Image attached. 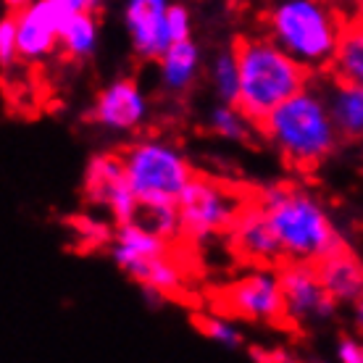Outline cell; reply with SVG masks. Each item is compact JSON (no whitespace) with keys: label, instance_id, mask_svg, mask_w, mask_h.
<instances>
[{"label":"cell","instance_id":"2e32d148","mask_svg":"<svg viewBox=\"0 0 363 363\" xmlns=\"http://www.w3.org/2000/svg\"><path fill=\"white\" fill-rule=\"evenodd\" d=\"M140 116H143V98L132 79L116 82L111 90L103 92L95 108V118L111 127H135Z\"/></svg>","mask_w":363,"mask_h":363},{"label":"cell","instance_id":"ba28073f","mask_svg":"<svg viewBox=\"0 0 363 363\" xmlns=\"http://www.w3.org/2000/svg\"><path fill=\"white\" fill-rule=\"evenodd\" d=\"M84 195L90 203L108 206L118 224H127L132 208H135L137 192L132 190L127 166H124V158L118 155V150L98 155L92 161L87 179H84Z\"/></svg>","mask_w":363,"mask_h":363},{"label":"cell","instance_id":"d6986e66","mask_svg":"<svg viewBox=\"0 0 363 363\" xmlns=\"http://www.w3.org/2000/svg\"><path fill=\"white\" fill-rule=\"evenodd\" d=\"M69 227L74 229V235H77V245L79 250H87V247H103L108 242V229L103 227V224H95L90 218H69Z\"/></svg>","mask_w":363,"mask_h":363},{"label":"cell","instance_id":"ffe728a7","mask_svg":"<svg viewBox=\"0 0 363 363\" xmlns=\"http://www.w3.org/2000/svg\"><path fill=\"white\" fill-rule=\"evenodd\" d=\"M216 82H218V90L221 95L229 100V103H235L237 92H240V77H237V64L232 55H224L216 66Z\"/></svg>","mask_w":363,"mask_h":363},{"label":"cell","instance_id":"7c38bea8","mask_svg":"<svg viewBox=\"0 0 363 363\" xmlns=\"http://www.w3.org/2000/svg\"><path fill=\"white\" fill-rule=\"evenodd\" d=\"M16 18V48L21 55L35 58L53 48L58 37V13L53 0H40L35 6L11 11Z\"/></svg>","mask_w":363,"mask_h":363},{"label":"cell","instance_id":"44dd1931","mask_svg":"<svg viewBox=\"0 0 363 363\" xmlns=\"http://www.w3.org/2000/svg\"><path fill=\"white\" fill-rule=\"evenodd\" d=\"M192 321V327L198 329L200 335H206V337H213V340H218V342H229V345H237L240 340H237L235 332H229L221 321H216V318H211V316H200V313H192L190 316Z\"/></svg>","mask_w":363,"mask_h":363},{"label":"cell","instance_id":"cb8c5ba5","mask_svg":"<svg viewBox=\"0 0 363 363\" xmlns=\"http://www.w3.org/2000/svg\"><path fill=\"white\" fill-rule=\"evenodd\" d=\"M0 53H3V64H9L11 55H13V45H16V18L13 13H9V18L3 21L0 27Z\"/></svg>","mask_w":363,"mask_h":363},{"label":"cell","instance_id":"9c48e42d","mask_svg":"<svg viewBox=\"0 0 363 363\" xmlns=\"http://www.w3.org/2000/svg\"><path fill=\"white\" fill-rule=\"evenodd\" d=\"M274 272H277V284L281 290V298H284L287 308L295 318L308 316V313L324 316L337 303L313 274L308 258H292L290 255Z\"/></svg>","mask_w":363,"mask_h":363},{"label":"cell","instance_id":"30bf717a","mask_svg":"<svg viewBox=\"0 0 363 363\" xmlns=\"http://www.w3.org/2000/svg\"><path fill=\"white\" fill-rule=\"evenodd\" d=\"M229 250L240 264L255 266V269H277V266L290 258L281 250L279 240L274 235L269 216L264 211V203L247 213L229 235Z\"/></svg>","mask_w":363,"mask_h":363},{"label":"cell","instance_id":"6da1fadb","mask_svg":"<svg viewBox=\"0 0 363 363\" xmlns=\"http://www.w3.org/2000/svg\"><path fill=\"white\" fill-rule=\"evenodd\" d=\"M232 58H235L237 77H240V92L232 108L261 135L274 111L284 100L306 90V84L313 79L308 64L284 53L269 37H235Z\"/></svg>","mask_w":363,"mask_h":363},{"label":"cell","instance_id":"5b68a950","mask_svg":"<svg viewBox=\"0 0 363 363\" xmlns=\"http://www.w3.org/2000/svg\"><path fill=\"white\" fill-rule=\"evenodd\" d=\"M264 211L281 250L292 258H313L342 245L316 203L298 195L290 184L266 187Z\"/></svg>","mask_w":363,"mask_h":363},{"label":"cell","instance_id":"52a82bcc","mask_svg":"<svg viewBox=\"0 0 363 363\" xmlns=\"http://www.w3.org/2000/svg\"><path fill=\"white\" fill-rule=\"evenodd\" d=\"M118 155L124 158L132 190L137 195H166L179 200L182 190L195 174L184 158L161 145H129L121 147Z\"/></svg>","mask_w":363,"mask_h":363},{"label":"cell","instance_id":"7402d4cb","mask_svg":"<svg viewBox=\"0 0 363 363\" xmlns=\"http://www.w3.org/2000/svg\"><path fill=\"white\" fill-rule=\"evenodd\" d=\"M213 124H216V129L221 135L235 137V140H247V132H245V127H242V121L235 118V113H229V111H216Z\"/></svg>","mask_w":363,"mask_h":363},{"label":"cell","instance_id":"3957f363","mask_svg":"<svg viewBox=\"0 0 363 363\" xmlns=\"http://www.w3.org/2000/svg\"><path fill=\"white\" fill-rule=\"evenodd\" d=\"M264 203V190L195 172L179 195V235L200 242L211 235H232V229Z\"/></svg>","mask_w":363,"mask_h":363},{"label":"cell","instance_id":"7a4b0ae2","mask_svg":"<svg viewBox=\"0 0 363 363\" xmlns=\"http://www.w3.org/2000/svg\"><path fill=\"white\" fill-rule=\"evenodd\" d=\"M264 137L277 143L284 166L298 174H313L335 150L340 135L327 106L313 92L300 90L269 116Z\"/></svg>","mask_w":363,"mask_h":363},{"label":"cell","instance_id":"e0dca14e","mask_svg":"<svg viewBox=\"0 0 363 363\" xmlns=\"http://www.w3.org/2000/svg\"><path fill=\"white\" fill-rule=\"evenodd\" d=\"M192 69H195V48L187 40L172 43V48L164 53L166 82L172 84V87H177V90H184L192 77Z\"/></svg>","mask_w":363,"mask_h":363},{"label":"cell","instance_id":"277c9868","mask_svg":"<svg viewBox=\"0 0 363 363\" xmlns=\"http://www.w3.org/2000/svg\"><path fill=\"white\" fill-rule=\"evenodd\" d=\"M266 27L290 55L324 66L332 58L347 16L335 0H287L264 16Z\"/></svg>","mask_w":363,"mask_h":363},{"label":"cell","instance_id":"ac0fdd59","mask_svg":"<svg viewBox=\"0 0 363 363\" xmlns=\"http://www.w3.org/2000/svg\"><path fill=\"white\" fill-rule=\"evenodd\" d=\"M61 40H64L66 45V53L69 55H84L90 53L92 48V40H95V24H92V18L87 11L82 13H77L66 21V27L61 29Z\"/></svg>","mask_w":363,"mask_h":363},{"label":"cell","instance_id":"4316f807","mask_svg":"<svg viewBox=\"0 0 363 363\" xmlns=\"http://www.w3.org/2000/svg\"><path fill=\"white\" fill-rule=\"evenodd\" d=\"M361 318H363V300H361Z\"/></svg>","mask_w":363,"mask_h":363},{"label":"cell","instance_id":"8992f818","mask_svg":"<svg viewBox=\"0 0 363 363\" xmlns=\"http://www.w3.org/2000/svg\"><path fill=\"white\" fill-rule=\"evenodd\" d=\"M206 303L216 316L264 321L279 332H298V318L292 316L281 298L279 284L266 277H245L232 284L206 290Z\"/></svg>","mask_w":363,"mask_h":363},{"label":"cell","instance_id":"9a60e30c","mask_svg":"<svg viewBox=\"0 0 363 363\" xmlns=\"http://www.w3.org/2000/svg\"><path fill=\"white\" fill-rule=\"evenodd\" d=\"M332 84V121L340 140H363V84L335 82Z\"/></svg>","mask_w":363,"mask_h":363},{"label":"cell","instance_id":"4fadbf2b","mask_svg":"<svg viewBox=\"0 0 363 363\" xmlns=\"http://www.w3.org/2000/svg\"><path fill=\"white\" fill-rule=\"evenodd\" d=\"M127 21L135 37L137 53L145 58H161L172 48V37L166 27L164 0H132Z\"/></svg>","mask_w":363,"mask_h":363},{"label":"cell","instance_id":"5bb4252c","mask_svg":"<svg viewBox=\"0 0 363 363\" xmlns=\"http://www.w3.org/2000/svg\"><path fill=\"white\" fill-rule=\"evenodd\" d=\"M321 74L335 82L363 84V18H347L335 53L321 66Z\"/></svg>","mask_w":363,"mask_h":363},{"label":"cell","instance_id":"603a6c76","mask_svg":"<svg viewBox=\"0 0 363 363\" xmlns=\"http://www.w3.org/2000/svg\"><path fill=\"white\" fill-rule=\"evenodd\" d=\"M166 27H169V37L172 43H179V40H187V13L179 6H172L166 11Z\"/></svg>","mask_w":363,"mask_h":363},{"label":"cell","instance_id":"d4e9b609","mask_svg":"<svg viewBox=\"0 0 363 363\" xmlns=\"http://www.w3.org/2000/svg\"><path fill=\"white\" fill-rule=\"evenodd\" d=\"M340 355H342V361H347V363H363V347L350 342V340H342Z\"/></svg>","mask_w":363,"mask_h":363},{"label":"cell","instance_id":"83f0119b","mask_svg":"<svg viewBox=\"0 0 363 363\" xmlns=\"http://www.w3.org/2000/svg\"><path fill=\"white\" fill-rule=\"evenodd\" d=\"M90 3H92V6H95V3H98V0H90Z\"/></svg>","mask_w":363,"mask_h":363},{"label":"cell","instance_id":"8fae6325","mask_svg":"<svg viewBox=\"0 0 363 363\" xmlns=\"http://www.w3.org/2000/svg\"><path fill=\"white\" fill-rule=\"evenodd\" d=\"M308 261L324 290L335 300H363V266L345 242Z\"/></svg>","mask_w":363,"mask_h":363},{"label":"cell","instance_id":"484cf974","mask_svg":"<svg viewBox=\"0 0 363 363\" xmlns=\"http://www.w3.org/2000/svg\"><path fill=\"white\" fill-rule=\"evenodd\" d=\"M6 3L11 6V11H18V9H24V6H27V0H6Z\"/></svg>","mask_w":363,"mask_h":363}]
</instances>
